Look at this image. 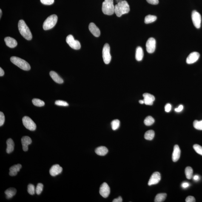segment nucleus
<instances>
[{"instance_id": "obj_1", "label": "nucleus", "mask_w": 202, "mask_h": 202, "mask_svg": "<svg viewBox=\"0 0 202 202\" xmlns=\"http://www.w3.org/2000/svg\"><path fill=\"white\" fill-rule=\"evenodd\" d=\"M129 6L127 2L123 1L115 6V13L117 16L120 17L123 14L129 13Z\"/></svg>"}, {"instance_id": "obj_2", "label": "nucleus", "mask_w": 202, "mask_h": 202, "mask_svg": "<svg viewBox=\"0 0 202 202\" xmlns=\"http://www.w3.org/2000/svg\"><path fill=\"white\" fill-rule=\"evenodd\" d=\"M18 28L20 33L26 39L30 41L32 39L31 32L23 20H20L18 22Z\"/></svg>"}, {"instance_id": "obj_3", "label": "nucleus", "mask_w": 202, "mask_h": 202, "mask_svg": "<svg viewBox=\"0 0 202 202\" xmlns=\"http://www.w3.org/2000/svg\"><path fill=\"white\" fill-rule=\"evenodd\" d=\"M102 11L105 14L112 15L115 13L113 0H104L102 4Z\"/></svg>"}, {"instance_id": "obj_4", "label": "nucleus", "mask_w": 202, "mask_h": 202, "mask_svg": "<svg viewBox=\"0 0 202 202\" xmlns=\"http://www.w3.org/2000/svg\"><path fill=\"white\" fill-rule=\"evenodd\" d=\"M10 60L14 64L23 70L28 71L30 69V66L29 63L21 58L13 56L11 58Z\"/></svg>"}, {"instance_id": "obj_5", "label": "nucleus", "mask_w": 202, "mask_h": 202, "mask_svg": "<svg viewBox=\"0 0 202 202\" xmlns=\"http://www.w3.org/2000/svg\"><path fill=\"white\" fill-rule=\"evenodd\" d=\"M58 17L56 15H52L48 17L43 23V28L44 30H48L52 28L57 21Z\"/></svg>"}, {"instance_id": "obj_6", "label": "nucleus", "mask_w": 202, "mask_h": 202, "mask_svg": "<svg viewBox=\"0 0 202 202\" xmlns=\"http://www.w3.org/2000/svg\"><path fill=\"white\" fill-rule=\"evenodd\" d=\"M103 61L106 64H108L111 60L110 54V47L108 44L106 43L103 47L102 51Z\"/></svg>"}, {"instance_id": "obj_7", "label": "nucleus", "mask_w": 202, "mask_h": 202, "mask_svg": "<svg viewBox=\"0 0 202 202\" xmlns=\"http://www.w3.org/2000/svg\"><path fill=\"white\" fill-rule=\"evenodd\" d=\"M22 122L24 126L29 130L33 131L36 129V124L30 117H24L22 119Z\"/></svg>"}, {"instance_id": "obj_8", "label": "nucleus", "mask_w": 202, "mask_h": 202, "mask_svg": "<svg viewBox=\"0 0 202 202\" xmlns=\"http://www.w3.org/2000/svg\"><path fill=\"white\" fill-rule=\"evenodd\" d=\"M66 42L72 48L78 50L81 48V45L79 42L74 39L71 35H68L66 39Z\"/></svg>"}, {"instance_id": "obj_9", "label": "nucleus", "mask_w": 202, "mask_h": 202, "mask_svg": "<svg viewBox=\"0 0 202 202\" xmlns=\"http://www.w3.org/2000/svg\"><path fill=\"white\" fill-rule=\"evenodd\" d=\"M192 19L194 26L197 29H199L201 27V15L196 11L194 10L192 13Z\"/></svg>"}, {"instance_id": "obj_10", "label": "nucleus", "mask_w": 202, "mask_h": 202, "mask_svg": "<svg viewBox=\"0 0 202 202\" xmlns=\"http://www.w3.org/2000/svg\"><path fill=\"white\" fill-rule=\"evenodd\" d=\"M156 41L153 38H151L148 39L146 43V49L149 53H152L155 51L156 48Z\"/></svg>"}, {"instance_id": "obj_11", "label": "nucleus", "mask_w": 202, "mask_h": 202, "mask_svg": "<svg viewBox=\"0 0 202 202\" xmlns=\"http://www.w3.org/2000/svg\"><path fill=\"white\" fill-rule=\"evenodd\" d=\"M100 194L103 198H106L110 193V189L107 183H103L100 187Z\"/></svg>"}, {"instance_id": "obj_12", "label": "nucleus", "mask_w": 202, "mask_h": 202, "mask_svg": "<svg viewBox=\"0 0 202 202\" xmlns=\"http://www.w3.org/2000/svg\"><path fill=\"white\" fill-rule=\"evenodd\" d=\"M161 175L158 172H154L149 179L148 185L149 186H151L157 184L161 180Z\"/></svg>"}, {"instance_id": "obj_13", "label": "nucleus", "mask_w": 202, "mask_h": 202, "mask_svg": "<svg viewBox=\"0 0 202 202\" xmlns=\"http://www.w3.org/2000/svg\"><path fill=\"white\" fill-rule=\"evenodd\" d=\"M200 56V54L198 52H194L191 53L188 57L186 62L188 64H192L196 62Z\"/></svg>"}, {"instance_id": "obj_14", "label": "nucleus", "mask_w": 202, "mask_h": 202, "mask_svg": "<svg viewBox=\"0 0 202 202\" xmlns=\"http://www.w3.org/2000/svg\"><path fill=\"white\" fill-rule=\"evenodd\" d=\"M62 168L58 164H55L51 168L50 170V175L52 176H55L62 172Z\"/></svg>"}, {"instance_id": "obj_15", "label": "nucleus", "mask_w": 202, "mask_h": 202, "mask_svg": "<svg viewBox=\"0 0 202 202\" xmlns=\"http://www.w3.org/2000/svg\"><path fill=\"white\" fill-rule=\"evenodd\" d=\"M144 103L147 105H152L155 100V97L150 94L145 93L143 95Z\"/></svg>"}, {"instance_id": "obj_16", "label": "nucleus", "mask_w": 202, "mask_h": 202, "mask_svg": "<svg viewBox=\"0 0 202 202\" xmlns=\"http://www.w3.org/2000/svg\"><path fill=\"white\" fill-rule=\"evenodd\" d=\"M21 143H22L23 150L25 152L27 151L28 150V146L29 145L31 144L32 143V139L29 136H24L21 138Z\"/></svg>"}, {"instance_id": "obj_17", "label": "nucleus", "mask_w": 202, "mask_h": 202, "mask_svg": "<svg viewBox=\"0 0 202 202\" xmlns=\"http://www.w3.org/2000/svg\"><path fill=\"white\" fill-rule=\"evenodd\" d=\"M89 31L94 36L98 37L101 35V31L98 27L93 23H91L89 24Z\"/></svg>"}, {"instance_id": "obj_18", "label": "nucleus", "mask_w": 202, "mask_h": 202, "mask_svg": "<svg viewBox=\"0 0 202 202\" xmlns=\"http://www.w3.org/2000/svg\"><path fill=\"white\" fill-rule=\"evenodd\" d=\"M180 151L179 147L178 145H175L174 146V150L172 154V160L174 162H176L180 158Z\"/></svg>"}, {"instance_id": "obj_19", "label": "nucleus", "mask_w": 202, "mask_h": 202, "mask_svg": "<svg viewBox=\"0 0 202 202\" xmlns=\"http://www.w3.org/2000/svg\"><path fill=\"white\" fill-rule=\"evenodd\" d=\"M4 40L6 45L11 48H13L16 47L17 45V42L16 40L10 37H6L5 38Z\"/></svg>"}, {"instance_id": "obj_20", "label": "nucleus", "mask_w": 202, "mask_h": 202, "mask_svg": "<svg viewBox=\"0 0 202 202\" xmlns=\"http://www.w3.org/2000/svg\"><path fill=\"white\" fill-rule=\"evenodd\" d=\"M21 167L22 166L20 164L15 165L12 166L10 169L9 175L11 176H15L17 174L18 172H20Z\"/></svg>"}, {"instance_id": "obj_21", "label": "nucleus", "mask_w": 202, "mask_h": 202, "mask_svg": "<svg viewBox=\"0 0 202 202\" xmlns=\"http://www.w3.org/2000/svg\"><path fill=\"white\" fill-rule=\"evenodd\" d=\"M50 75L51 78L55 82L60 84H62L63 83V82H64L63 80L58 75L56 72L51 71L50 72Z\"/></svg>"}, {"instance_id": "obj_22", "label": "nucleus", "mask_w": 202, "mask_h": 202, "mask_svg": "<svg viewBox=\"0 0 202 202\" xmlns=\"http://www.w3.org/2000/svg\"><path fill=\"white\" fill-rule=\"evenodd\" d=\"M7 148L6 151L8 154H10L13 151L14 147V143L13 140L11 138H9L7 141Z\"/></svg>"}, {"instance_id": "obj_23", "label": "nucleus", "mask_w": 202, "mask_h": 202, "mask_svg": "<svg viewBox=\"0 0 202 202\" xmlns=\"http://www.w3.org/2000/svg\"><path fill=\"white\" fill-rule=\"evenodd\" d=\"M95 152L98 155L104 156L107 154L108 150L105 146H101L95 149Z\"/></svg>"}, {"instance_id": "obj_24", "label": "nucleus", "mask_w": 202, "mask_h": 202, "mask_svg": "<svg viewBox=\"0 0 202 202\" xmlns=\"http://www.w3.org/2000/svg\"><path fill=\"white\" fill-rule=\"evenodd\" d=\"M16 192L17 190L16 189L14 188H11L7 189L5 192V193L6 195V198L7 199H10L14 196L16 194Z\"/></svg>"}, {"instance_id": "obj_25", "label": "nucleus", "mask_w": 202, "mask_h": 202, "mask_svg": "<svg viewBox=\"0 0 202 202\" xmlns=\"http://www.w3.org/2000/svg\"><path fill=\"white\" fill-rule=\"evenodd\" d=\"M143 51L142 48L140 47H137L135 52V59L138 61H141L143 59Z\"/></svg>"}, {"instance_id": "obj_26", "label": "nucleus", "mask_w": 202, "mask_h": 202, "mask_svg": "<svg viewBox=\"0 0 202 202\" xmlns=\"http://www.w3.org/2000/svg\"><path fill=\"white\" fill-rule=\"evenodd\" d=\"M166 196H167V195L166 193L158 194L155 197L154 202H162L164 201L166 199Z\"/></svg>"}, {"instance_id": "obj_27", "label": "nucleus", "mask_w": 202, "mask_h": 202, "mask_svg": "<svg viewBox=\"0 0 202 202\" xmlns=\"http://www.w3.org/2000/svg\"><path fill=\"white\" fill-rule=\"evenodd\" d=\"M154 136H155V132L152 130L148 131L145 132L144 135L145 139L148 140H152Z\"/></svg>"}, {"instance_id": "obj_28", "label": "nucleus", "mask_w": 202, "mask_h": 202, "mask_svg": "<svg viewBox=\"0 0 202 202\" xmlns=\"http://www.w3.org/2000/svg\"><path fill=\"white\" fill-rule=\"evenodd\" d=\"M157 17L155 15H149L146 16L145 19V23L146 24L151 23L156 20Z\"/></svg>"}, {"instance_id": "obj_29", "label": "nucleus", "mask_w": 202, "mask_h": 202, "mask_svg": "<svg viewBox=\"0 0 202 202\" xmlns=\"http://www.w3.org/2000/svg\"><path fill=\"white\" fill-rule=\"evenodd\" d=\"M193 170L192 168L190 166H187L185 169V173L186 177L188 179H191L192 178Z\"/></svg>"}, {"instance_id": "obj_30", "label": "nucleus", "mask_w": 202, "mask_h": 202, "mask_svg": "<svg viewBox=\"0 0 202 202\" xmlns=\"http://www.w3.org/2000/svg\"><path fill=\"white\" fill-rule=\"evenodd\" d=\"M155 122V120L151 116H148L145 119L144 123L145 125L146 126H151Z\"/></svg>"}, {"instance_id": "obj_31", "label": "nucleus", "mask_w": 202, "mask_h": 202, "mask_svg": "<svg viewBox=\"0 0 202 202\" xmlns=\"http://www.w3.org/2000/svg\"><path fill=\"white\" fill-rule=\"evenodd\" d=\"M32 103L35 106H38V107H42L44 106L45 103L44 101L38 99V98H34L32 100Z\"/></svg>"}, {"instance_id": "obj_32", "label": "nucleus", "mask_w": 202, "mask_h": 202, "mask_svg": "<svg viewBox=\"0 0 202 202\" xmlns=\"http://www.w3.org/2000/svg\"><path fill=\"white\" fill-rule=\"evenodd\" d=\"M112 129L113 130H116L120 127V121L118 120H114L111 123Z\"/></svg>"}, {"instance_id": "obj_33", "label": "nucleus", "mask_w": 202, "mask_h": 202, "mask_svg": "<svg viewBox=\"0 0 202 202\" xmlns=\"http://www.w3.org/2000/svg\"><path fill=\"white\" fill-rule=\"evenodd\" d=\"M193 126L196 129L202 130V120L200 121L195 120L194 122Z\"/></svg>"}, {"instance_id": "obj_34", "label": "nucleus", "mask_w": 202, "mask_h": 202, "mask_svg": "<svg viewBox=\"0 0 202 202\" xmlns=\"http://www.w3.org/2000/svg\"><path fill=\"white\" fill-rule=\"evenodd\" d=\"M28 192L31 195H33L36 192V189H35L34 185L33 184H30L28 186Z\"/></svg>"}, {"instance_id": "obj_35", "label": "nucleus", "mask_w": 202, "mask_h": 202, "mask_svg": "<svg viewBox=\"0 0 202 202\" xmlns=\"http://www.w3.org/2000/svg\"><path fill=\"white\" fill-rule=\"evenodd\" d=\"M193 148L194 150L197 153L202 155V147L201 146L198 144H195L193 146Z\"/></svg>"}, {"instance_id": "obj_36", "label": "nucleus", "mask_w": 202, "mask_h": 202, "mask_svg": "<svg viewBox=\"0 0 202 202\" xmlns=\"http://www.w3.org/2000/svg\"><path fill=\"white\" fill-rule=\"evenodd\" d=\"M44 185L42 183H39L37 185L36 189V192L38 195H40L42 192Z\"/></svg>"}, {"instance_id": "obj_37", "label": "nucleus", "mask_w": 202, "mask_h": 202, "mask_svg": "<svg viewBox=\"0 0 202 202\" xmlns=\"http://www.w3.org/2000/svg\"><path fill=\"white\" fill-rule=\"evenodd\" d=\"M55 104L59 106H69L68 103L66 101H55Z\"/></svg>"}, {"instance_id": "obj_38", "label": "nucleus", "mask_w": 202, "mask_h": 202, "mask_svg": "<svg viewBox=\"0 0 202 202\" xmlns=\"http://www.w3.org/2000/svg\"><path fill=\"white\" fill-rule=\"evenodd\" d=\"M42 4L45 5H51L53 4L54 0H40Z\"/></svg>"}, {"instance_id": "obj_39", "label": "nucleus", "mask_w": 202, "mask_h": 202, "mask_svg": "<svg viewBox=\"0 0 202 202\" xmlns=\"http://www.w3.org/2000/svg\"><path fill=\"white\" fill-rule=\"evenodd\" d=\"M5 121V117L4 114L3 112H0V126H1L4 125Z\"/></svg>"}, {"instance_id": "obj_40", "label": "nucleus", "mask_w": 202, "mask_h": 202, "mask_svg": "<svg viewBox=\"0 0 202 202\" xmlns=\"http://www.w3.org/2000/svg\"><path fill=\"white\" fill-rule=\"evenodd\" d=\"M185 201L186 202H195V199L194 197L189 196L186 198Z\"/></svg>"}, {"instance_id": "obj_41", "label": "nucleus", "mask_w": 202, "mask_h": 202, "mask_svg": "<svg viewBox=\"0 0 202 202\" xmlns=\"http://www.w3.org/2000/svg\"><path fill=\"white\" fill-rule=\"evenodd\" d=\"M171 109H172V106H171L170 104L168 103V104H166V105L165 106V110L166 112H170Z\"/></svg>"}, {"instance_id": "obj_42", "label": "nucleus", "mask_w": 202, "mask_h": 202, "mask_svg": "<svg viewBox=\"0 0 202 202\" xmlns=\"http://www.w3.org/2000/svg\"><path fill=\"white\" fill-rule=\"evenodd\" d=\"M149 4L152 5H157L159 3L158 0H146Z\"/></svg>"}, {"instance_id": "obj_43", "label": "nucleus", "mask_w": 202, "mask_h": 202, "mask_svg": "<svg viewBox=\"0 0 202 202\" xmlns=\"http://www.w3.org/2000/svg\"><path fill=\"white\" fill-rule=\"evenodd\" d=\"M183 106L182 105H180L178 108L175 109V111L176 112H180L183 110Z\"/></svg>"}, {"instance_id": "obj_44", "label": "nucleus", "mask_w": 202, "mask_h": 202, "mask_svg": "<svg viewBox=\"0 0 202 202\" xmlns=\"http://www.w3.org/2000/svg\"><path fill=\"white\" fill-rule=\"evenodd\" d=\"M113 202H123L122 198L121 197H118V198H115L112 201Z\"/></svg>"}, {"instance_id": "obj_45", "label": "nucleus", "mask_w": 202, "mask_h": 202, "mask_svg": "<svg viewBox=\"0 0 202 202\" xmlns=\"http://www.w3.org/2000/svg\"><path fill=\"white\" fill-rule=\"evenodd\" d=\"M189 186V183L187 182H184L182 184V187L183 188H186L188 187Z\"/></svg>"}, {"instance_id": "obj_46", "label": "nucleus", "mask_w": 202, "mask_h": 202, "mask_svg": "<svg viewBox=\"0 0 202 202\" xmlns=\"http://www.w3.org/2000/svg\"><path fill=\"white\" fill-rule=\"evenodd\" d=\"M4 75V70H3L1 67L0 68V76H2Z\"/></svg>"}, {"instance_id": "obj_47", "label": "nucleus", "mask_w": 202, "mask_h": 202, "mask_svg": "<svg viewBox=\"0 0 202 202\" xmlns=\"http://www.w3.org/2000/svg\"><path fill=\"white\" fill-rule=\"evenodd\" d=\"M193 179L195 180H198L199 179V177L198 176L196 175L194 176Z\"/></svg>"}, {"instance_id": "obj_48", "label": "nucleus", "mask_w": 202, "mask_h": 202, "mask_svg": "<svg viewBox=\"0 0 202 202\" xmlns=\"http://www.w3.org/2000/svg\"><path fill=\"white\" fill-rule=\"evenodd\" d=\"M139 103L140 104H143V103H144V100H140V101H139Z\"/></svg>"}, {"instance_id": "obj_49", "label": "nucleus", "mask_w": 202, "mask_h": 202, "mask_svg": "<svg viewBox=\"0 0 202 202\" xmlns=\"http://www.w3.org/2000/svg\"><path fill=\"white\" fill-rule=\"evenodd\" d=\"M123 1V0H116L117 4H118V3L121 2L122 1Z\"/></svg>"}, {"instance_id": "obj_50", "label": "nucleus", "mask_w": 202, "mask_h": 202, "mask_svg": "<svg viewBox=\"0 0 202 202\" xmlns=\"http://www.w3.org/2000/svg\"><path fill=\"white\" fill-rule=\"evenodd\" d=\"M2 15V10H0V18H1Z\"/></svg>"}]
</instances>
